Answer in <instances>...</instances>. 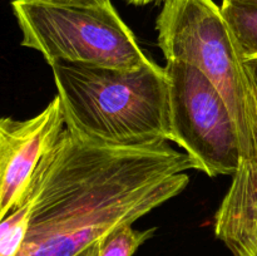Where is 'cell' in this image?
Returning <instances> with one entry per match:
<instances>
[{
  "mask_svg": "<svg viewBox=\"0 0 257 256\" xmlns=\"http://www.w3.org/2000/svg\"><path fill=\"white\" fill-rule=\"evenodd\" d=\"M188 170L190 156L168 142L115 147L65 128L29 183V223L17 256H77L180 195Z\"/></svg>",
  "mask_w": 257,
  "mask_h": 256,
  "instance_id": "1",
  "label": "cell"
},
{
  "mask_svg": "<svg viewBox=\"0 0 257 256\" xmlns=\"http://www.w3.org/2000/svg\"><path fill=\"white\" fill-rule=\"evenodd\" d=\"M166 62L197 68L220 92L240 146V166L215 216V233L233 256L257 250V90L235 37L213 0H165L156 20Z\"/></svg>",
  "mask_w": 257,
  "mask_h": 256,
  "instance_id": "2",
  "label": "cell"
},
{
  "mask_svg": "<svg viewBox=\"0 0 257 256\" xmlns=\"http://www.w3.org/2000/svg\"><path fill=\"white\" fill-rule=\"evenodd\" d=\"M50 68L73 135L115 147L173 142L165 68L155 62L135 70L69 62Z\"/></svg>",
  "mask_w": 257,
  "mask_h": 256,
  "instance_id": "3",
  "label": "cell"
},
{
  "mask_svg": "<svg viewBox=\"0 0 257 256\" xmlns=\"http://www.w3.org/2000/svg\"><path fill=\"white\" fill-rule=\"evenodd\" d=\"M23 47L45 62L83 63L135 70L152 59L110 0H13Z\"/></svg>",
  "mask_w": 257,
  "mask_h": 256,
  "instance_id": "4",
  "label": "cell"
},
{
  "mask_svg": "<svg viewBox=\"0 0 257 256\" xmlns=\"http://www.w3.org/2000/svg\"><path fill=\"white\" fill-rule=\"evenodd\" d=\"M170 123L173 142L210 177L233 176L240 166L237 131L215 85L192 65L168 60Z\"/></svg>",
  "mask_w": 257,
  "mask_h": 256,
  "instance_id": "5",
  "label": "cell"
},
{
  "mask_svg": "<svg viewBox=\"0 0 257 256\" xmlns=\"http://www.w3.org/2000/svg\"><path fill=\"white\" fill-rule=\"evenodd\" d=\"M64 130L58 95L28 119L0 117V222L23 202L38 163Z\"/></svg>",
  "mask_w": 257,
  "mask_h": 256,
  "instance_id": "6",
  "label": "cell"
},
{
  "mask_svg": "<svg viewBox=\"0 0 257 256\" xmlns=\"http://www.w3.org/2000/svg\"><path fill=\"white\" fill-rule=\"evenodd\" d=\"M221 10L243 59H257V0H222Z\"/></svg>",
  "mask_w": 257,
  "mask_h": 256,
  "instance_id": "7",
  "label": "cell"
},
{
  "mask_svg": "<svg viewBox=\"0 0 257 256\" xmlns=\"http://www.w3.org/2000/svg\"><path fill=\"white\" fill-rule=\"evenodd\" d=\"M156 232V227L136 230L132 223H124L98 241L97 256H133V253Z\"/></svg>",
  "mask_w": 257,
  "mask_h": 256,
  "instance_id": "8",
  "label": "cell"
},
{
  "mask_svg": "<svg viewBox=\"0 0 257 256\" xmlns=\"http://www.w3.org/2000/svg\"><path fill=\"white\" fill-rule=\"evenodd\" d=\"M29 223V203L23 201L0 222V256H17Z\"/></svg>",
  "mask_w": 257,
  "mask_h": 256,
  "instance_id": "9",
  "label": "cell"
},
{
  "mask_svg": "<svg viewBox=\"0 0 257 256\" xmlns=\"http://www.w3.org/2000/svg\"><path fill=\"white\" fill-rule=\"evenodd\" d=\"M97 253H98V241L93 243V245H90L89 247L85 248V250H83L82 252L78 253L77 256H97Z\"/></svg>",
  "mask_w": 257,
  "mask_h": 256,
  "instance_id": "10",
  "label": "cell"
},
{
  "mask_svg": "<svg viewBox=\"0 0 257 256\" xmlns=\"http://www.w3.org/2000/svg\"><path fill=\"white\" fill-rule=\"evenodd\" d=\"M246 63H247V67H248V69H250L251 75H252L253 83H255V87L257 90V59L248 60V62H246Z\"/></svg>",
  "mask_w": 257,
  "mask_h": 256,
  "instance_id": "11",
  "label": "cell"
},
{
  "mask_svg": "<svg viewBox=\"0 0 257 256\" xmlns=\"http://www.w3.org/2000/svg\"><path fill=\"white\" fill-rule=\"evenodd\" d=\"M127 3L133 5H146V4H150V3L156 2V0H125Z\"/></svg>",
  "mask_w": 257,
  "mask_h": 256,
  "instance_id": "12",
  "label": "cell"
},
{
  "mask_svg": "<svg viewBox=\"0 0 257 256\" xmlns=\"http://www.w3.org/2000/svg\"><path fill=\"white\" fill-rule=\"evenodd\" d=\"M252 256H257V250H256V252L255 253H253V255Z\"/></svg>",
  "mask_w": 257,
  "mask_h": 256,
  "instance_id": "13",
  "label": "cell"
}]
</instances>
